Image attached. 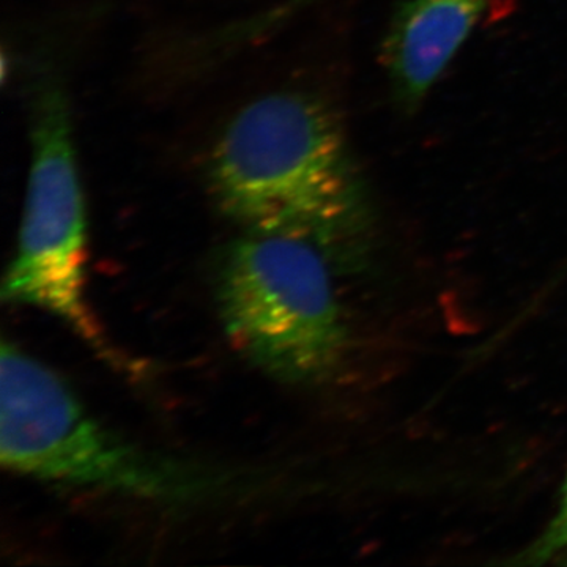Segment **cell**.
Returning <instances> with one entry per match:
<instances>
[{"mask_svg": "<svg viewBox=\"0 0 567 567\" xmlns=\"http://www.w3.org/2000/svg\"><path fill=\"white\" fill-rule=\"evenodd\" d=\"M216 207L245 234L297 238L336 271L364 264L371 203L338 112L315 93H268L246 104L208 156Z\"/></svg>", "mask_w": 567, "mask_h": 567, "instance_id": "cell-1", "label": "cell"}, {"mask_svg": "<svg viewBox=\"0 0 567 567\" xmlns=\"http://www.w3.org/2000/svg\"><path fill=\"white\" fill-rule=\"evenodd\" d=\"M0 462L33 480L152 502H196L218 483L104 427L58 372L9 341L0 352Z\"/></svg>", "mask_w": 567, "mask_h": 567, "instance_id": "cell-2", "label": "cell"}, {"mask_svg": "<svg viewBox=\"0 0 567 567\" xmlns=\"http://www.w3.org/2000/svg\"><path fill=\"white\" fill-rule=\"evenodd\" d=\"M333 264L315 245L245 234L223 254L216 278L230 344L257 369L293 386L330 382L349 352Z\"/></svg>", "mask_w": 567, "mask_h": 567, "instance_id": "cell-3", "label": "cell"}, {"mask_svg": "<svg viewBox=\"0 0 567 567\" xmlns=\"http://www.w3.org/2000/svg\"><path fill=\"white\" fill-rule=\"evenodd\" d=\"M87 215L69 99L44 81L31 100V169L17 252L3 275V303L59 317L93 347L104 346L85 298Z\"/></svg>", "mask_w": 567, "mask_h": 567, "instance_id": "cell-4", "label": "cell"}, {"mask_svg": "<svg viewBox=\"0 0 567 567\" xmlns=\"http://www.w3.org/2000/svg\"><path fill=\"white\" fill-rule=\"evenodd\" d=\"M491 0H399L382 43L394 103L415 112Z\"/></svg>", "mask_w": 567, "mask_h": 567, "instance_id": "cell-5", "label": "cell"}, {"mask_svg": "<svg viewBox=\"0 0 567 567\" xmlns=\"http://www.w3.org/2000/svg\"><path fill=\"white\" fill-rule=\"evenodd\" d=\"M315 2L317 0H282V2L276 3L262 13L254 14L248 20L230 25L226 31L219 32L216 40H218L219 47L227 48V50L256 43V41L264 40L265 37L278 32V29H281L282 25H286L287 22Z\"/></svg>", "mask_w": 567, "mask_h": 567, "instance_id": "cell-6", "label": "cell"}, {"mask_svg": "<svg viewBox=\"0 0 567 567\" xmlns=\"http://www.w3.org/2000/svg\"><path fill=\"white\" fill-rule=\"evenodd\" d=\"M505 563L509 566H567V476L557 514L546 529Z\"/></svg>", "mask_w": 567, "mask_h": 567, "instance_id": "cell-7", "label": "cell"}]
</instances>
